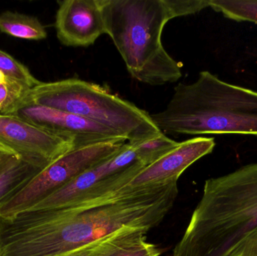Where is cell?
<instances>
[{"mask_svg":"<svg viewBox=\"0 0 257 256\" xmlns=\"http://www.w3.org/2000/svg\"><path fill=\"white\" fill-rule=\"evenodd\" d=\"M178 181L126 186L57 208L0 216V256H63L123 231L148 233L178 197Z\"/></svg>","mask_w":257,"mask_h":256,"instance_id":"6da1fadb","label":"cell"},{"mask_svg":"<svg viewBox=\"0 0 257 256\" xmlns=\"http://www.w3.org/2000/svg\"><path fill=\"white\" fill-rule=\"evenodd\" d=\"M257 229V162L205 181L172 256H229Z\"/></svg>","mask_w":257,"mask_h":256,"instance_id":"7a4b0ae2","label":"cell"},{"mask_svg":"<svg viewBox=\"0 0 257 256\" xmlns=\"http://www.w3.org/2000/svg\"><path fill=\"white\" fill-rule=\"evenodd\" d=\"M151 117L165 135L257 136V91L202 71L194 82L178 84L166 108Z\"/></svg>","mask_w":257,"mask_h":256,"instance_id":"3957f363","label":"cell"},{"mask_svg":"<svg viewBox=\"0 0 257 256\" xmlns=\"http://www.w3.org/2000/svg\"><path fill=\"white\" fill-rule=\"evenodd\" d=\"M105 33L134 79L151 86L175 83L181 66L162 44L171 18L165 0H99Z\"/></svg>","mask_w":257,"mask_h":256,"instance_id":"277c9868","label":"cell"},{"mask_svg":"<svg viewBox=\"0 0 257 256\" xmlns=\"http://www.w3.org/2000/svg\"><path fill=\"white\" fill-rule=\"evenodd\" d=\"M28 104L91 120L121 134L128 142L143 141L162 133L145 110L99 84L78 78L41 82L29 90L20 106Z\"/></svg>","mask_w":257,"mask_h":256,"instance_id":"5b68a950","label":"cell"},{"mask_svg":"<svg viewBox=\"0 0 257 256\" xmlns=\"http://www.w3.org/2000/svg\"><path fill=\"white\" fill-rule=\"evenodd\" d=\"M125 143H103L76 149L39 172L19 193L0 207V216L30 210L87 170L117 154Z\"/></svg>","mask_w":257,"mask_h":256,"instance_id":"8992f818","label":"cell"},{"mask_svg":"<svg viewBox=\"0 0 257 256\" xmlns=\"http://www.w3.org/2000/svg\"><path fill=\"white\" fill-rule=\"evenodd\" d=\"M13 114L70 141L74 150L103 143L127 141L126 137L106 126L43 105H21Z\"/></svg>","mask_w":257,"mask_h":256,"instance_id":"52a82bcc","label":"cell"},{"mask_svg":"<svg viewBox=\"0 0 257 256\" xmlns=\"http://www.w3.org/2000/svg\"><path fill=\"white\" fill-rule=\"evenodd\" d=\"M0 147L43 168L74 150L70 141L18 116L2 114Z\"/></svg>","mask_w":257,"mask_h":256,"instance_id":"ba28073f","label":"cell"},{"mask_svg":"<svg viewBox=\"0 0 257 256\" xmlns=\"http://www.w3.org/2000/svg\"><path fill=\"white\" fill-rule=\"evenodd\" d=\"M58 4L55 29L62 45L87 48L106 34L99 0H63Z\"/></svg>","mask_w":257,"mask_h":256,"instance_id":"9c48e42d","label":"cell"},{"mask_svg":"<svg viewBox=\"0 0 257 256\" xmlns=\"http://www.w3.org/2000/svg\"><path fill=\"white\" fill-rule=\"evenodd\" d=\"M215 146L214 138L206 137H197L180 142L170 153L145 167L128 186L136 187L178 181L189 167L212 153Z\"/></svg>","mask_w":257,"mask_h":256,"instance_id":"30bf717a","label":"cell"},{"mask_svg":"<svg viewBox=\"0 0 257 256\" xmlns=\"http://www.w3.org/2000/svg\"><path fill=\"white\" fill-rule=\"evenodd\" d=\"M136 162L138 161L133 148L128 142L125 143L117 154L87 170L30 210H45L69 205L83 194Z\"/></svg>","mask_w":257,"mask_h":256,"instance_id":"8fae6325","label":"cell"},{"mask_svg":"<svg viewBox=\"0 0 257 256\" xmlns=\"http://www.w3.org/2000/svg\"><path fill=\"white\" fill-rule=\"evenodd\" d=\"M44 168L28 159L14 156L0 168V207L19 193Z\"/></svg>","mask_w":257,"mask_h":256,"instance_id":"7c38bea8","label":"cell"},{"mask_svg":"<svg viewBox=\"0 0 257 256\" xmlns=\"http://www.w3.org/2000/svg\"><path fill=\"white\" fill-rule=\"evenodd\" d=\"M0 32L26 40H42L48 36L46 29L36 17L11 11L0 14Z\"/></svg>","mask_w":257,"mask_h":256,"instance_id":"4fadbf2b","label":"cell"},{"mask_svg":"<svg viewBox=\"0 0 257 256\" xmlns=\"http://www.w3.org/2000/svg\"><path fill=\"white\" fill-rule=\"evenodd\" d=\"M142 231H123L104 237L63 256H109L146 237Z\"/></svg>","mask_w":257,"mask_h":256,"instance_id":"5bb4252c","label":"cell"},{"mask_svg":"<svg viewBox=\"0 0 257 256\" xmlns=\"http://www.w3.org/2000/svg\"><path fill=\"white\" fill-rule=\"evenodd\" d=\"M128 143L135 152L138 162L148 166L170 153L180 142L171 139L162 132L143 141Z\"/></svg>","mask_w":257,"mask_h":256,"instance_id":"9a60e30c","label":"cell"},{"mask_svg":"<svg viewBox=\"0 0 257 256\" xmlns=\"http://www.w3.org/2000/svg\"><path fill=\"white\" fill-rule=\"evenodd\" d=\"M209 4L232 21L257 24V0H209Z\"/></svg>","mask_w":257,"mask_h":256,"instance_id":"2e32d148","label":"cell"},{"mask_svg":"<svg viewBox=\"0 0 257 256\" xmlns=\"http://www.w3.org/2000/svg\"><path fill=\"white\" fill-rule=\"evenodd\" d=\"M30 89L26 84L6 77L0 81V114H13Z\"/></svg>","mask_w":257,"mask_h":256,"instance_id":"e0dca14e","label":"cell"},{"mask_svg":"<svg viewBox=\"0 0 257 256\" xmlns=\"http://www.w3.org/2000/svg\"><path fill=\"white\" fill-rule=\"evenodd\" d=\"M0 72L6 78L16 80L28 86L30 88L40 84L41 81L36 79L27 66L20 63L13 57L0 49Z\"/></svg>","mask_w":257,"mask_h":256,"instance_id":"ac0fdd59","label":"cell"},{"mask_svg":"<svg viewBox=\"0 0 257 256\" xmlns=\"http://www.w3.org/2000/svg\"><path fill=\"white\" fill-rule=\"evenodd\" d=\"M172 19L199 13L210 7L209 0H165Z\"/></svg>","mask_w":257,"mask_h":256,"instance_id":"d6986e66","label":"cell"},{"mask_svg":"<svg viewBox=\"0 0 257 256\" xmlns=\"http://www.w3.org/2000/svg\"><path fill=\"white\" fill-rule=\"evenodd\" d=\"M161 253V249L147 241L146 237L109 256H160Z\"/></svg>","mask_w":257,"mask_h":256,"instance_id":"ffe728a7","label":"cell"},{"mask_svg":"<svg viewBox=\"0 0 257 256\" xmlns=\"http://www.w3.org/2000/svg\"><path fill=\"white\" fill-rule=\"evenodd\" d=\"M229 256H257V229L244 238Z\"/></svg>","mask_w":257,"mask_h":256,"instance_id":"44dd1931","label":"cell"},{"mask_svg":"<svg viewBox=\"0 0 257 256\" xmlns=\"http://www.w3.org/2000/svg\"><path fill=\"white\" fill-rule=\"evenodd\" d=\"M15 155L11 153L9 150L0 147V168L4 166Z\"/></svg>","mask_w":257,"mask_h":256,"instance_id":"7402d4cb","label":"cell"},{"mask_svg":"<svg viewBox=\"0 0 257 256\" xmlns=\"http://www.w3.org/2000/svg\"><path fill=\"white\" fill-rule=\"evenodd\" d=\"M5 78H6V76H5V75H3V74L2 73V72H0V81H3V80Z\"/></svg>","mask_w":257,"mask_h":256,"instance_id":"603a6c76","label":"cell"}]
</instances>
